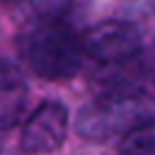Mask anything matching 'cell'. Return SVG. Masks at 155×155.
Returning a JSON list of instances; mask_svg holds the SVG:
<instances>
[{
	"mask_svg": "<svg viewBox=\"0 0 155 155\" xmlns=\"http://www.w3.org/2000/svg\"><path fill=\"white\" fill-rule=\"evenodd\" d=\"M19 46L29 68L44 80H70L82 68V41L61 19L34 24Z\"/></svg>",
	"mask_w": 155,
	"mask_h": 155,
	"instance_id": "cell-1",
	"label": "cell"
},
{
	"mask_svg": "<svg viewBox=\"0 0 155 155\" xmlns=\"http://www.w3.org/2000/svg\"><path fill=\"white\" fill-rule=\"evenodd\" d=\"M82 51L85 56L94 58L104 68H116V65H131L136 63L140 53V31L136 24L124 22V19H107L94 27H90L82 36Z\"/></svg>",
	"mask_w": 155,
	"mask_h": 155,
	"instance_id": "cell-2",
	"label": "cell"
},
{
	"mask_svg": "<svg viewBox=\"0 0 155 155\" xmlns=\"http://www.w3.org/2000/svg\"><path fill=\"white\" fill-rule=\"evenodd\" d=\"M68 136V109L56 99L41 102L24 121L19 133V148L27 155H51Z\"/></svg>",
	"mask_w": 155,
	"mask_h": 155,
	"instance_id": "cell-3",
	"label": "cell"
},
{
	"mask_svg": "<svg viewBox=\"0 0 155 155\" xmlns=\"http://www.w3.org/2000/svg\"><path fill=\"white\" fill-rule=\"evenodd\" d=\"M27 97L29 87L22 70L10 61H0V131L12 128L22 119Z\"/></svg>",
	"mask_w": 155,
	"mask_h": 155,
	"instance_id": "cell-4",
	"label": "cell"
},
{
	"mask_svg": "<svg viewBox=\"0 0 155 155\" xmlns=\"http://www.w3.org/2000/svg\"><path fill=\"white\" fill-rule=\"evenodd\" d=\"M119 155H155V119L131 126L119 143Z\"/></svg>",
	"mask_w": 155,
	"mask_h": 155,
	"instance_id": "cell-5",
	"label": "cell"
}]
</instances>
